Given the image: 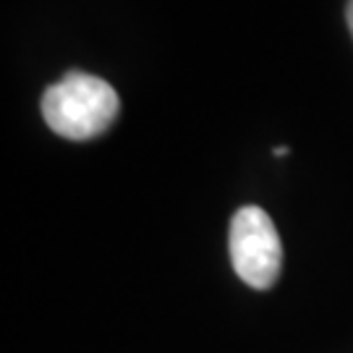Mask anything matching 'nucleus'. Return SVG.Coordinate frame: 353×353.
I'll return each instance as SVG.
<instances>
[{
	"label": "nucleus",
	"mask_w": 353,
	"mask_h": 353,
	"mask_svg": "<svg viewBox=\"0 0 353 353\" xmlns=\"http://www.w3.org/2000/svg\"><path fill=\"white\" fill-rule=\"evenodd\" d=\"M121 100L105 79L81 71L65 74L42 97L45 123L63 139L87 141L113 126Z\"/></svg>",
	"instance_id": "1"
},
{
	"label": "nucleus",
	"mask_w": 353,
	"mask_h": 353,
	"mask_svg": "<svg viewBox=\"0 0 353 353\" xmlns=\"http://www.w3.org/2000/svg\"><path fill=\"white\" fill-rule=\"evenodd\" d=\"M228 249L236 275L246 285L256 290L275 285L283 267V243L272 217L262 207H241L233 214Z\"/></svg>",
	"instance_id": "2"
},
{
	"label": "nucleus",
	"mask_w": 353,
	"mask_h": 353,
	"mask_svg": "<svg viewBox=\"0 0 353 353\" xmlns=\"http://www.w3.org/2000/svg\"><path fill=\"white\" fill-rule=\"evenodd\" d=\"M348 26H351V34H353V0H348Z\"/></svg>",
	"instance_id": "3"
},
{
	"label": "nucleus",
	"mask_w": 353,
	"mask_h": 353,
	"mask_svg": "<svg viewBox=\"0 0 353 353\" xmlns=\"http://www.w3.org/2000/svg\"><path fill=\"white\" fill-rule=\"evenodd\" d=\"M275 154L283 157V154H288V147H275Z\"/></svg>",
	"instance_id": "4"
}]
</instances>
